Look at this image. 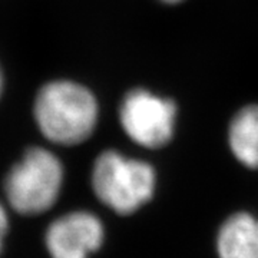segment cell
I'll return each mask as SVG.
<instances>
[{
    "label": "cell",
    "mask_w": 258,
    "mask_h": 258,
    "mask_svg": "<svg viewBox=\"0 0 258 258\" xmlns=\"http://www.w3.org/2000/svg\"><path fill=\"white\" fill-rule=\"evenodd\" d=\"M92 188L102 204L126 215L148 203L155 189L154 168L138 159L105 151L95 159Z\"/></svg>",
    "instance_id": "3"
},
{
    "label": "cell",
    "mask_w": 258,
    "mask_h": 258,
    "mask_svg": "<svg viewBox=\"0 0 258 258\" xmlns=\"http://www.w3.org/2000/svg\"><path fill=\"white\" fill-rule=\"evenodd\" d=\"M230 145L235 158L249 168H258V105L241 109L230 125Z\"/></svg>",
    "instance_id": "7"
},
{
    "label": "cell",
    "mask_w": 258,
    "mask_h": 258,
    "mask_svg": "<svg viewBox=\"0 0 258 258\" xmlns=\"http://www.w3.org/2000/svg\"><path fill=\"white\" fill-rule=\"evenodd\" d=\"M220 258H258V218L235 214L222 224L217 240Z\"/></svg>",
    "instance_id": "6"
},
{
    "label": "cell",
    "mask_w": 258,
    "mask_h": 258,
    "mask_svg": "<svg viewBox=\"0 0 258 258\" xmlns=\"http://www.w3.org/2000/svg\"><path fill=\"white\" fill-rule=\"evenodd\" d=\"M166 3H178V2H181V0H164Z\"/></svg>",
    "instance_id": "10"
},
{
    "label": "cell",
    "mask_w": 258,
    "mask_h": 258,
    "mask_svg": "<svg viewBox=\"0 0 258 258\" xmlns=\"http://www.w3.org/2000/svg\"><path fill=\"white\" fill-rule=\"evenodd\" d=\"M3 89H5V76H3V71L0 68V99H2V95H3Z\"/></svg>",
    "instance_id": "9"
},
{
    "label": "cell",
    "mask_w": 258,
    "mask_h": 258,
    "mask_svg": "<svg viewBox=\"0 0 258 258\" xmlns=\"http://www.w3.org/2000/svg\"><path fill=\"white\" fill-rule=\"evenodd\" d=\"M8 231H9V217H8V212L5 210V207L0 204V252H2L3 245H5Z\"/></svg>",
    "instance_id": "8"
},
{
    "label": "cell",
    "mask_w": 258,
    "mask_h": 258,
    "mask_svg": "<svg viewBox=\"0 0 258 258\" xmlns=\"http://www.w3.org/2000/svg\"><path fill=\"white\" fill-rule=\"evenodd\" d=\"M99 105L93 92L72 79L42 85L33 101V119L45 138L60 147H75L93 134Z\"/></svg>",
    "instance_id": "1"
},
{
    "label": "cell",
    "mask_w": 258,
    "mask_h": 258,
    "mask_svg": "<svg viewBox=\"0 0 258 258\" xmlns=\"http://www.w3.org/2000/svg\"><path fill=\"white\" fill-rule=\"evenodd\" d=\"M64 168L50 149L32 147L5 176L3 189L9 205L22 215L49 211L62 191Z\"/></svg>",
    "instance_id": "2"
},
{
    "label": "cell",
    "mask_w": 258,
    "mask_h": 258,
    "mask_svg": "<svg viewBox=\"0 0 258 258\" xmlns=\"http://www.w3.org/2000/svg\"><path fill=\"white\" fill-rule=\"evenodd\" d=\"M175 118L174 102L145 89L131 91L120 105L122 129L141 147L159 148L169 142L174 134Z\"/></svg>",
    "instance_id": "4"
},
{
    "label": "cell",
    "mask_w": 258,
    "mask_h": 258,
    "mask_svg": "<svg viewBox=\"0 0 258 258\" xmlns=\"http://www.w3.org/2000/svg\"><path fill=\"white\" fill-rule=\"evenodd\" d=\"M101 220L88 211H72L50 222L45 245L50 258H89L103 242Z\"/></svg>",
    "instance_id": "5"
}]
</instances>
